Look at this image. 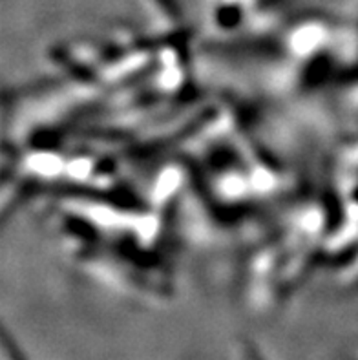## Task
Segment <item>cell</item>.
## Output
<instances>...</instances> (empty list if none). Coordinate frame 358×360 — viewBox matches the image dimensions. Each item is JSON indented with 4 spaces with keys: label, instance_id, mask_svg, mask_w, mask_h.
I'll list each match as a JSON object with an SVG mask.
<instances>
[{
    "label": "cell",
    "instance_id": "cell-1",
    "mask_svg": "<svg viewBox=\"0 0 358 360\" xmlns=\"http://www.w3.org/2000/svg\"><path fill=\"white\" fill-rule=\"evenodd\" d=\"M4 356L6 360H24L23 353L18 352V347L9 340L8 335H4Z\"/></svg>",
    "mask_w": 358,
    "mask_h": 360
},
{
    "label": "cell",
    "instance_id": "cell-2",
    "mask_svg": "<svg viewBox=\"0 0 358 360\" xmlns=\"http://www.w3.org/2000/svg\"><path fill=\"white\" fill-rule=\"evenodd\" d=\"M240 353H241V360H263L262 356L258 355V352H256V349H254V347L247 342L241 346Z\"/></svg>",
    "mask_w": 358,
    "mask_h": 360
}]
</instances>
